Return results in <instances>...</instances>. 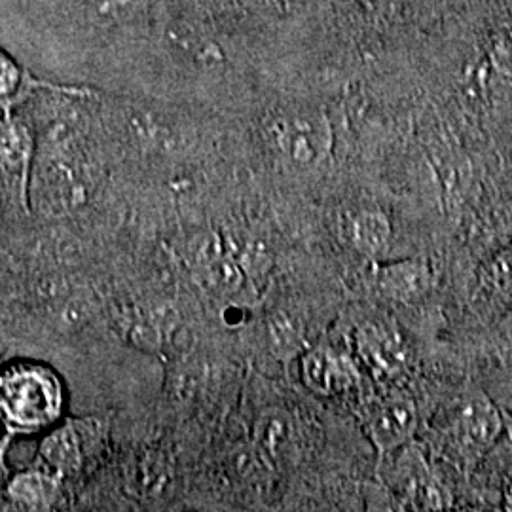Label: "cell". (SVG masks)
<instances>
[{
  "mask_svg": "<svg viewBox=\"0 0 512 512\" xmlns=\"http://www.w3.org/2000/svg\"><path fill=\"white\" fill-rule=\"evenodd\" d=\"M416 427V408L412 401L395 397L374 404L366 416V431L372 444L385 454L412 437Z\"/></svg>",
  "mask_w": 512,
  "mask_h": 512,
  "instance_id": "7a4b0ae2",
  "label": "cell"
},
{
  "mask_svg": "<svg viewBox=\"0 0 512 512\" xmlns=\"http://www.w3.org/2000/svg\"><path fill=\"white\" fill-rule=\"evenodd\" d=\"M2 78H0V95H2V105L4 110L10 112V109L21 101L27 93L31 90H37V88H48V90H54V92H67V93H82L80 90H67V88H59L54 84H48V82H38L35 78H31L29 74L25 73L21 67L16 65V61L2 52Z\"/></svg>",
  "mask_w": 512,
  "mask_h": 512,
  "instance_id": "7c38bea8",
  "label": "cell"
},
{
  "mask_svg": "<svg viewBox=\"0 0 512 512\" xmlns=\"http://www.w3.org/2000/svg\"><path fill=\"white\" fill-rule=\"evenodd\" d=\"M459 429L467 444L482 448L494 442L501 431V418L494 404L486 397L475 395L469 397L459 414Z\"/></svg>",
  "mask_w": 512,
  "mask_h": 512,
  "instance_id": "ba28073f",
  "label": "cell"
},
{
  "mask_svg": "<svg viewBox=\"0 0 512 512\" xmlns=\"http://www.w3.org/2000/svg\"><path fill=\"white\" fill-rule=\"evenodd\" d=\"M0 406L10 429L40 431L59 418L63 387L50 368L12 366L0 378Z\"/></svg>",
  "mask_w": 512,
  "mask_h": 512,
  "instance_id": "6da1fadb",
  "label": "cell"
},
{
  "mask_svg": "<svg viewBox=\"0 0 512 512\" xmlns=\"http://www.w3.org/2000/svg\"><path fill=\"white\" fill-rule=\"evenodd\" d=\"M6 494L25 509H50L57 494V480L52 473L27 471L10 480Z\"/></svg>",
  "mask_w": 512,
  "mask_h": 512,
  "instance_id": "30bf717a",
  "label": "cell"
},
{
  "mask_svg": "<svg viewBox=\"0 0 512 512\" xmlns=\"http://www.w3.org/2000/svg\"><path fill=\"white\" fill-rule=\"evenodd\" d=\"M40 458L52 475H76L82 467L84 454H82V442L74 425L65 423L42 440Z\"/></svg>",
  "mask_w": 512,
  "mask_h": 512,
  "instance_id": "52a82bcc",
  "label": "cell"
},
{
  "mask_svg": "<svg viewBox=\"0 0 512 512\" xmlns=\"http://www.w3.org/2000/svg\"><path fill=\"white\" fill-rule=\"evenodd\" d=\"M329 126L319 116H302L281 131V147L296 164L311 165L329 152Z\"/></svg>",
  "mask_w": 512,
  "mask_h": 512,
  "instance_id": "277c9868",
  "label": "cell"
},
{
  "mask_svg": "<svg viewBox=\"0 0 512 512\" xmlns=\"http://www.w3.org/2000/svg\"><path fill=\"white\" fill-rule=\"evenodd\" d=\"M31 154H33V139L29 129L6 114V120L2 126V169L8 183L16 184L23 202H27Z\"/></svg>",
  "mask_w": 512,
  "mask_h": 512,
  "instance_id": "5b68a950",
  "label": "cell"
},
{
  "mask_svg": "<svg viewBox=\"0 0 512 512\" xmlns=\"http://www.w3.org/2000/svg\"><path fill=\"white\" fill-rule=\"evenodd\" d=\"M357 348L366 365L378 374L393 376L404 366V346L401 338L384 327L368 325L359 332Z\"/></svg>",
  "mask_w": 512,
  "mask_h": 512,
  "instance_id": "8992f818",
  "label": "cell"
},
{
  "mask_svg": "<svg viewBox=\"0 0 512 512\" xmlns=\"http://www.w3.org/2000/svg\"><path fill=\"white\" fill-rule=\"evenodd\" d=\"M302 376L306 385L321 395L344 393L359 380L357 370L349 359L325 349H317L306 355L302 363Z\"/></svg>",
  "mask_w": 512,
  "mask_h": 512,
  "instance_id": "3957f363",
  "label": "cell"
},
{
  "mask_svg": "<svg viewBox=\"0 0 512 512\" xmlns=\"http://www.w3.org/2000/svg\"><path fill=\"white\" fill-rule=\"evenodd\" d=\"M431 274L425 264L408 260L393 266H387L380 272V287L389 298L395 300H414L429 289Z\"/></svg>",
  "mask_w": 512,
  "mask_h": 512,
  "instance_id": "9c48e42d",
  "label": "cell"
},
{
  "mask_svg": "<svg viewBox=\"0 0 512 512\" xmlns=\"http://www.w3.org/2000/svg\"><path fill=\"white\" fill-rule=\"evenodd\" d=\"M490 61L495 71L512 78V31H499L490 44Z\"/></svg>",
  "mask_w": 512,
  "mask_h": 512,
  "instance_id": "9a60e30c",
  "label": "cell"
},
{
  "mask_svg": "<svg viewBox=\"0 0 512 512\" xmlns=\"http://www.w3.org/2000/svg\"><path fill=\"white\" fill-rule=\"evenodd\" d=\"M511 509H512V490H511Z\"/></svg>",
  "mask_w": 512,
  "mask_h": 512,
  "instance_id": "2e32d148",
  "label": "cell"
},
{
  "mask_svg": "<svg viewBox=\"0 0 512 512\" xmlns=\"http://www.w3.org/2000/svg\"><path fill=\"white\" fill-rule=\"evenodd\" d=\"M351 241L366 256L382 253L391 238V224L384 213L365 211L351 220Z\"/></svg>",
  "mask_w": 512,
  "mask_h": 512,
  "instance_id": "4fadbf2b",
  "label": "cell"
},
{
  "mask_svg": "<svg viewBox=\"0 0 512 512\" xmlns=\"http://www.w3.org/2000/svg\"><path fill=\"white\" fill-rule=\"evenodd\" d=\"M196 279L205 291L224 296L236 293L241 287L243 268L236 256L226 255L222 251L220 255L213 256L196 266Z\"/></svg>",
  "mask_w": 512,
  "mask_h": 512,
  "instance_id": "8fae6325",
  "label": "cell"
},
{
  "mask_svg": "<svg viewBox=\"0 0 512 512\" xmlns=\"http://www.w3.org/2000/svg\"><path fill=\"white\" fill-rule=\"evenodd\" d=\"M289 433L291 425L285 420L283 412H268L262 416V420L256 425V440L264 448V452L272 458H277L287 442H289Z\"/></svg>",
  "mask_w": 512,
  "mask_h": 512,
  "instance_id": "5bb4252c",
  "label": "cell"
}]
</instances>
